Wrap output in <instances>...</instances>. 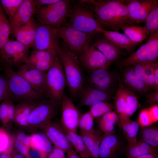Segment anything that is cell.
Segmentation results:
<instances>
[{
	"instance_id": "obj_1",
	"label": "cell",
	"mask_w": 158,
	"mask_h": 158,
	"mask_svg": "<svg viewBox=\"0 0 158 158\" xmlns=\"http://www.w3.org/2000/svg\"><path fill=\"white\" fill-rule=\"evenodd\" d=\"M93 12L103 29L118 32L123 25H133L129 19L125 0H81Z\"/></svg>"
},
{
	"instance_id": "obj_2",
	"label": "cell",
	"mask_w": 158,
	"mask_h": 158,
	"mask_svg": "<svg viewBox=\"0 0 158 158\" xmlns=\"http://www.w3.org/2000/svg\"><path fill=\"white\" fill-rule=\"evenodd\" d=\"M58 54L64 70L66 83L72 96H79L83 87L84 78L77 55L63 42Z\"/></svg>"
},
{
	"instance_id": "obj_3",
	"label": "cell",
	"mask_w": 158,
	"mask_h": 158,
	"mask_svg": "<svg viewBox=\"0 0 158 158\" xmlns=\"http://www.w3.org/2000/svg\"><path fill=\"white\" fill-rule=\"evenodd\" d=\"M0 64L7 82L9 98L13 102H35L44 98L12 68L4 62Z\"/></svg>"
},
{
	"instance_id": "obj_4",
	"label": "cell",
	"mask_w": 158,
	"mask_h": 158,
	"mask_svg": "<svg viewBox=\"0 0 158 158\" xmlns=\"http://www.w3.org/2000/svg\"><path fill=\"white\" fill-rule=\"evenodd\" d=\"M72 6L69 16L68 25L81 31L93 35L102 33L104 29L99 25L93 11L80 0Z\"/></svg>"
},
{
	"instance_id": "obj_5",
	"label": "cell",
	"mask_w": 158,
	"mask_h": 158,
	"mask_svg": "<svg viewBox=\"0 0 158 158\" xmlns=\"http://www.w3.org/2000/svg\"><path fill=\"white\" fill-rule=\"evenodd\" d=\"M71 2L69 0H59L51 4L37 6L35 14L39 23L58 28L67 23Z\"/></svg>"
},
{
	"instance_id": "obj_6",
	"label": "cell",
	"mask_w": 158,
	"mask_h": 158,
	"mask_svg": "<svg viewBox=\"0 0 158 158\" xmlns=\"http://www.w3.org/2000/svg\"><path fill=\"white\" fill-rule=\"evenodd\" d=\"M47 98L58 106H61L66 80L63 65L59 56L46 72Z\"/></svg>"
},
{
	"instance_id": "obj_7",
	"label": "cell",
	"mask_w": 158,
	"mask_h": 158,
	"mask_svg": "<svg viewBox=\"0 0 158 158\" xmlns=\"http://www.w3.org/2000/svg\"><path fill=\"white\" fill-rule=\"evenodd\" d=\"M56 28L59 38L77 55H79L90 45L94 36L77 30L70 26L67 22Z\"/></svg>"
},
{
	"instance_id": "obj_8",
	"label": "cell",
	"mask_w": 158,
	"mask_h": 158,
	"mask_svg": "<svg viewBox=\"0 0 158 158\" xmlns=\"http://www.w3.org/2000/svg\"><path fill=\"white\" fill-rule=\"evenodd\" d=\"M158 57V33L150 36L147 41L130 56L120 60L121 69L137 63L156 61Z\"/></svg>"
},
{
	"instance_id": "obj_9",
	"label": "cell",
	"mask_w": 158,
	"mask_h": 158,
	"mask_svg": "<svg viewBox=\"0 0 158 158\" xmlns=\"http://www.w3.org/2000/svg\"><path fill=\"white\" fill-rule=\"evenodd\" d=\"M58 106L47 98L40 100L29 115L26 128L33 129H39L55 117Z\"/></svg>"
},
{
	"instance_id": "obj_10",
	"label": "cell",
	"mask_w": 158,
	"mask_h": 158,
	"mask_svg": "<svg viewBox=\"0 0 158 158\" xmlns=\"http://www.w3.org/2000/svg\"><path fill=\"white\" fill-rule=\"evenodd\" d=\"M30 48L17 40L9 39L0 52V63L4 62L12 68H17L27 60Z\"/></svg>"
},
{
	"instance_id": "obj_11",
	"label": "cell",
	"mask_w": 158,
	"mask_h": 158,
	"mask_svg": "<svg viewBox=\"0 0 158 158\" xmlns=\"http://www.w3.org/2000/svg\"><path fill=\"white\" fill-rule=\"evenodd\" d=\"M59 38L56 28L39 23L33 47L40 50H54L58 53Z\"/></svg>"
},
{
	"instance_id": "obj_12",
	"label": "cell",
	"mask_w": 158,
	"mask_h": 158,
	"mask_svg": "<svg viewBox=\"0 0 158 158\" xmlns=\"http://www.w3.org/2000/svg\"><path fill=\"white\" fill-rule=\"evenodd\" d=\"M16 72L25 79L43 97L47 98L46 72L30 67L24 63L18 67Z\"/></svg>"
},
{
	"instance_id": "obj_13",
	"label": "cell",
	"mask_w": 158,
	"mask_h": 158,
	"mask_svg": "<svg viewBox=\"0 0 158 158\" xmlns=\"http://www.w3.org/2000/svg\"><path fill=\"white\" fill-rule=\"evenodd\" d=\"M128 16L132 25L145 22L150 11L157 4V0H125Z\"/></svg>"
},
{
	"instance_id": "obj_14",
	"label": "cell",
	"mask_w": 158,
	"mask_h": 158,
	"mask_svg": "<svg viewBox=\"0 0 158 158\" xmlns=\"http://www.w3.org/2000/svg\"><path fill=\"white\" fill-rule=\"evenodd\" d=\"M61 106V117L59 122L67 130L76 133L82 114L64 93L63 96Z\"/></svg>"
},
{
	"instance_id": "obj_15",
	"label": "cell",
	"mask_w": 158,
	"mask_h": 158,
	"mask_svg": "<svg viewBox=\"0 0 158 158\" xmlns=\"http://www.w3.org/2000/svg\"><path fill=\"white\" fill-rule=\"evenodd\" d=\"M58 56L57 52L54 50H40L34 49L24 64L30 67L46 72Z\"/></svg>"
},
{
	"instance_id": "obj_16",
	"label": "cell",
	"mask_w": 158,
	"mask_h": 158,
	"mask_svg": "<svg viewBox=\"0 0 158 158\" xmlns=\"http://www.w3.org/2000/svg\"><path fill=\"white\" fill-rule=\"evenodd\" d=\"M83 66L90 71L100 69H108L111 63L100 51L92 45L86 47L79 55Z\"/></svg>"
},
{
	"instance_id": "obj_17",
	"label": "cell",
	"mask_w": 158,
	"mask_h": 158,
	"mask_svg": "<svg viewBox=\"0 0 158 158\" xmlns=\"http://www.w3.org/2000/svg\"><path fill=\"white\" fill-rule=\"evenodd\" d=\"M39 129L45 135L54 146L61 149L65 152L73 149L58 123L50 120L42 126Z\"/></svg>"
},
{
	"instance_id": "obj_18",
	"label": "cell",
	"mask_w": 158,
	"mask_h": 158,
	"mask_svg": "<svg viewBox=\"0 0 158 158\" xmlns=\"http://www.w3.org/2000/svg\"><path fill=\"white\" fill-rule=\"evenodd\" d=\"M88 84L99 90L110 94L115 82L113 74L108 69L100 68L90 71Z\"/></svg>"
},
{
	"instance_id": "obj_19",
	"label": "cell",
	"mask_w": 158,
	"mask_h": 158,
	"mask_svg": "<svg viewBox=\"0 0 158 158\" xmlns=\"http://www.w3.org/2000/svg\"><path fill=\"white\" fill-rule=\"evenodd\" d=\"M35 8L34 0H23L16 12L9 19L11 34L14 30L25 24L33 18Z\"/></svg>"
},
{
	"instance_id": "obj_20",
	"label": "cell",
	"mask_w": 158,
	"mask_h": 158,
	"mask_svg": "<svg viewBox=\"0 0 158 158\" xmlns=\"http://www.w3.org/2000/svg\"><path fill=\"white\" fill-rule=\"evenodd\" d=\"M121 79L119 80L128 89L141 94H145L150 88L136 74L133 66L121 69Z\"/></svg>"
},
{
	"instance_id": "obj_21",
	"label": "cell",
	"mask_w": 158,
	"mask_h": 158,
	"mask_svg": "<svg viewBox=\"0 0 158 158\" xmlns=\"http://www.w3.org/2000/svg\"><path fill=\"white\" fill-rule=\"evenodd\" d=\"M121 145L119 138L114 133L104 134L99 144V158H115Z\"/></svg>"
},
{
	"instance_id": "obj_22",
	"label": "cell",
	"mask_w": 158,
	"mask_h": 158,
	"mask_svg": "<svg viewBox=\"0 0 158 158\" xmlns=\"http://www.w3.org/2000/svg\"><path fill=\"white\" fill-rule=\"evenodd\" d=\"M79 96L80 107L91 106L101 101H107L111 98L110 94L103 92L88 84L83 87Z\"/></svg>"
},
{
	"instance_id": "obj_23",
	"label": "cell",
	"mask_w": 158,
	"mask_h": 158,
	"mask_svg": "<svg viewBox=\"0 0 158 158\" xmlns=\"http://www.w3.org/2000/svg\"><path fill=\"white\" fill-rule=\"evenodd\" d=\"M37 23L33 18L25 24L14 30L12 32L17 41L29 47L33 46Z\"/></svg>"
},
{
	"instance_id": "obj_24",
	"label": "cell",
	"mask_w": 158,
	"mask_h": 158,
	"mask_svg": "<svg viewBox=\"0 0 158 158\" xmlns=\"http://www.w3.org/2000/svg\"><path fill=\"white\" fill-rule=\"evenodd\" d=\"M92 45L100 51L111 64L119 58L121 49L105 37L98 39Z\"/></svg>"
},
{
	"instance_id": "obj_25",
	"label": "cell",
	"mask_w": 158,
	"mask_h": 158,
	"mask_svg": "<svg viewBox=\"0 0 158 158\" xmlns=\"http://www.w3.org/2000/svg\"><path fill=\"white\" fill-rule=\"evenodd\" d=\"M38 101L23 102L15 104L13 122L17 125L26 127L29 115Z\"/></svg>"
},
{
	"instance_id": "obj_26",
	"label": "cell",
	"mask_w": 158,
	"mask_h": 158,
	"mask_svg": "<svg viewBox=\"0 0 158 158\" xmlns=\"http://www.w3.org/2000/svg\"><path fill=\"white\" fill-rule=\"evenodd\" d=\"M58 123L61 129L75 148V152L81 158H92L81 136L76 133L67 130L60 122Z\"/></svg>"
},
{
	"instance_id": "obj_27",
	"label": "cell",
	"mask_w": 158,
	"mask_h": 158,
	"mask_svg": "<svg viewBox=\"0 0 158 158\" xmlns=\"http://www.w3.org/2000/svg\"><path fill=\"white\" fill-rule=\"evenodd\" d=\"M158 147L152 146L142 140H137L133 144L128 145L126 151L127 158H132L144 155H156Z\"/></svg>"
},
{
	"instance_id": "obj_28",
	"label": "cell",
	"mask_w": 158,
	"mask_h": 158,
	"mask_svg": "<svg viewBox=\"0 0 158 158\" xmlns=\"http://www.w3.org/2000/svg\"><path fill=\"white\" fill-rule=\"evenodd\" d=\"M102 33L121 49H125L128 52L132 51L138 44L131 41L125 34L118 32L104 30Z\"/></svg>"
},
{
	"instance_id": "obj_29",
	"label": "cell",
	"mask_w": 158,
	"mask_h": 158,
	"mask_svg": "<svg viewBox=\"0 0 158 158\" xmlns=\"http://www.w3.org/2000/svg\"><path fill=\"white\" fill-rule=\"evenodd\" d=\"M120 126L128 142V145L136 143L139 129L138 123L126 117L118 115Z\"/></svg>"
},
{
	"instance_id": "obj_30",
	"label": "cell",
	"mask_w": 158,
	"mask_h": 158,
	"mask_svg": "<svg viewBox=\"0 0 158 158\" xmlns=\"http://www.w3.org/2000/svg\"><path fill=\"white\" fill-rule=\"evenodd\" d=\"M120 29L131 41L138 44L144 40L148 36L145 26L126 24L122 26Z\"/></svg>"
},
{
	"instance_id": "obj_31",
	"label": "cell",
	"mask_w": 158,
	"mask_h": 158,
	"mask_svg": "<svg viewBox=\"0 0 158 158\" xmlns=\"http://www.w3.org/2000/svg\"><path fill=\"white\" fill-rule=\"evenodd\" d=\"M30 138V145L31 146L47 154L52 150V143L42 132L33 133Z\"/></svg>"
},
{
	"instance_id": "obj_32",
	"label": "cell",
	"mask_w": 158,
	"mask_h": 158,
	"mask_svg": "<svg viewBox=\"0 0 158 158\" xmlns=\"http://www.w3.org/2000/svg\"><path fill=\"white\" fill-rule=\"evenodd\" d=\"M87 149L92 158H99V145L102 136L79 132Z\"/></svg>"
},
{
	"instance_id": "obj_33",
	"label": "cell",
	"mask_w": 158,
	"mask_h": 158,
	"mask_svg": "<svg viewBox=\"0 0 158 158\" xmlns=\"http://www.w3.org/2000/svg\"><path fill=\"white\" fill-rule=\"evenodd\" d=\"M30 144V136L24 132H19L13 137V147L25 158H28V150Z\"/></svg>"
},
{
	"instance_id": "obj_34",
	"label": "cell",
	"mask_w": 158,
	"mask_h": 158,
	"mask_svg": "<svg viewBox=\"0 0 158 158\" xmlns=\"http://www.w3.org/2000/svg\"><path fill=\"white\" fill-rule=\"evenodd\" d=\"M94 118L89 111L82 114L78 123L80 131L94 135L100 134L94 128Z\"/></svg>"
},
{
	"instance_id": "obj_35",
	"label": "cell",
	"mask_w": 158,
	"mask_h": 158,
	"mask_svg": "<svg viewBox=\"0 0 158 158\" xmlns=\"http://www.w3.org/2000/svg\"><path fill=\"white\" fill-rule=\"evenodd\" d=\"M145 23L148 36L158 33V3L152 9Z\"/></svg>"
},
{
	"instance_id": "obj_36",
	"label": "cell",
	"mask_w": 158,
	"mask_h": 158,
	"mask_svg": "<svg viewBox=\"0 0 158 158\" xmlns=\"http://www.w3.org/2000/svg\"><path fill=\"white\" fill-rule=\"evenodd\" d=\"M122 84L126 103L125 117L129 118L137 110L139 104L137 97L133 93Z\"/></svg>"
},
{
	"instance_id": "obj_37",
	"label": "cell",
	"mask_w": 158,
	"mask_h": 158,
	"mask_svg": "<svg viewBox=\"0 0 158 158\" xmlns=\"http://www.w3.org/2000/svg\"><path fill=\"white\" fill-rule=\"evenodd\" d=\"M11 34L9 20L3 13L0 16V52Z\"/></svg>"
},
{
	"instance_id": "obj_38",
	"label": "cell",
	"mask_w": 158,
	"mask_h": 158,
	"mask_svg": "<svg viewBox=\"0 0 158 158\" xmlns=\"http://www.w3.org/2000/svg\"><path fill=\"white\" fill-rule=\"evenodd\" d=\"M142 140L156 147L158 146V129L155 126H150L144 127L141 130Z\"/></svg>"
},
{
	"instance_id": "obj_39",
	"label": "cell",
	"mask_w": 158,
	"mask_h": 158,
	"mask_svg": "<svg viewBox=\"0 0 158 158\" xmlns=\"http://www.w3.org/2000/svg\"><path fill=\"white\" fill-rule=\"evenodd\" d=\"M118 87L114 99L116 110L118 115L125 117L126 101L123 88L122 83L119 80Z\"/></svg>"
},
{
	"instance_id": "obj_40",
	"label": "cell",
	"mask_w": 158,
	"mask_h": 158,
	"mask_svg": "<svg viewBox=\"0 0 158 158\" xmlns=\"http://www.w3.org/2000/svg\"><path fill=\"white\" fill-rule=\"evenodd\" d=\"M90 107L89 111L94 118L101 116L114 109L113 106L107 101L100 102Z\"/></svg>"
},
{
	"instance_id": "obj_41",
	"label": "cell",
	"mask_w": 158,
	"mask_h": 158,
	"mask_svg": "<svg viewBox=\"0 0 158 158\" xmlns=\"http://www.w3.org/2000/svg\"><path fill=\"white\" fill-rule=\"evenodd\" d=\"M13 148V137L4 128L0 127V154L11 151Z\"/></svg>"
},
{
	"instance_id": "obj_42",
	"label": "cell",
	"mask_w": 158,
	"mask_h": 158,
	"mask_svg": "<svg viewBox=\"0 0 158 158\" xmlns=\"http://www.w3.org/2000/svg\"><path fill=\"white\" fill-rule=\"evenodd\" d=\"M23 0H1L0 3L10 19L18 9Z\"/></svg>"
},
{
	"instance_id": "obj_43",
	"label": "cell",
	"mask_w": 158,
	"mask_h": 158,
	"mask_svg": "<svg viewBox=\"0 0 158 158\" xmlns=\"http://www.w3.org/2000/svg\"><path fill=\"white\" fill-rule=\"evenodd\" d=\"M137 75L150 88L154 89V84L149 80L144 73L142 62L135 63L132 65Z\"/></svg>"
},
{
	"instance_id": "obj_44",
	"label": "cell",
	"mask_w": 158,
	"mask_h": 158,
	"mask_svg": "<svg viewBox=\"0 0 158 158\" xmlns=\"http://www.w3.org/2000/svg\"><path fill=\"white\" fill-rule=\"evenodd\" d=\"M119 121L118 116L113 111L108 112L101 116L99 125H111L115 126Z\"/></svg>"
},
{
	"instance_id": "obj_45",
	"label": "cell",
	"mask_w": 158,
	"mask_h": 158,
	"mask_svg": "<svg viewBox=\"0 0 158 158\" xmlns=\"http://www.w3.org/2000/svg\"><path fill=\"white\" fill-rule=\"evenodd\" d=\"M10 98L2 101L0 104V121L4 126L9 124L8 109Z\"/></svg>"
},
{
	"instance_id": "obj_46",
	"label": "cell",
	"mask_w": 158,
	"mask_h": 158,
	"mask_svg": "<svg viewBox=\"0 0 158 158\" xmlns=\"http://www.w3.org/2000/svg\"><path fill=\"white\" fill-rule=\"evenodd\" d=\"M9 97L6 80L4 75L0 72V104Z\"/></svg>"
},
{
	"instance_id": "obj_47",
	"label": "cell",
	"mask_w": 158,
	"mask_h": 158,
	"mask_svg": "<svg viewBox=\"0 0 158 158\" xmlns=\"http://www.w3.org/2000/svg\"><path fill=\"white\" fill-rule=\"evenodd\" d=\"M138 124L143 128L150 126L153 123L147 109L140 111L138 118Z\"/></svg>"
},
{
	"instance_id": "obj_48",
	"label": "cell",
	"mask_w": 158,
	"mask_h": 158,
	"mask_svg": "<svg viewBox=\"0 0 158 158\" xmlns=\"http://www.w3.org/2000/svg\"><path fill=\"white\" fill-rule=\"evenodd\" d=\"M157 61L142 62L144 73L146 76L154 84V69Z\"/></svg>"
},
{
	"instance_id": "obj_49",
	"label": "cell",
	"mask_w": 158,
	"mask_h": 158,
	"mask_svg": "<svg viewBox=\"0 0 158 158\" xmlns=\"http://www.w3.org/2000/svg\"><path fill=\"white\" fill-rule=\"evenodd\" d=\"M28 158H47L48 154L30 145L28 150Z\"/></svg>"
},
{
	"instance_id": "obj_50",
	"label": "cell",
	"mask_w": 158,
	"mask_h": 158,
	"mask_svg": "<svg viewBox=\"0 0 158 158\" xmlns=\"http://www.w3.org/2000/svg\"><path fill=\"white\" fill-rule=\"evenodd\" d=\"M65 153L61 149L54 146L48 154L47 158H66Z\"/></svg>"
},
{
	"instance_id": "obj_51",
	"label": "cell",
	"mask_w": 158,
	"mask_h": 158,
	"mask_svg": "<svg viewBox=\"0 0 158 158\" xmlns=\"http://www.w3.org/2000/svg\"><path fill=\"white\" fill-rule=\"evenodd\" d=\"M153 123L158 121V105L156 104L147 109Z\"/></svg>"
},
{
	"instance_id": "obj_52",
	"label": "cell",
	"mask_w": 158,
	"mask_h": 158,
	"mask_svg": "<svg viewBox=\"0 0 158 158\" xmlns=\"http://www.w3.org/2000/svg\"><path fill=\"white\" fill-rule=\"evenodd\" d=\"M146 103L148 104L152 105L156 104L158 102V90L146 95Z\"/></svg>"
},
{
	"instance_id": "obj_53",
	"label": "cell",
	"mask_w": 158,
	"mask_h": 158,
	"mask_svg": "<svg viewBox=\"0 0 158 158\" xmlns=\"http://www.w3.org/2000/svg\"><path fill=\"white\" fill-rule=\"evenodd\" d=\"M15 111V104L10 98L8 109V118L9 124H11L13 121Z\"/></svg>"
},
{
	"instance_id": "obj_54",
	"label": "cell",
	"mask_w": 158,
	"mask_h": 158,
	"mask_svg": "<svg viewBox=\"0 0 158 158\" xmlns=\"http://www.w3.org/2000/svg\"><path fill=\"white\" fill-rule=\"evenodd\" d=\"M59 0H34L36 7L42 6V5H47L54 4Z\"/></svg>"
},
{
	"instance_id": "obj_55",
	"label": "cell",
	"mask_w": 158,
	"mask_h": 158,
	"mask_svg": "<svg viewBox=\"0 0 158 158\" xmlns=\"http://www.w3.org/2000/svg\"><path fill=\"white\" fill-rule=\"evenodd\" d=\"M153 75L154 79V89L158 90V63L157 61L154 68Z\"/></svg>"
},
{
	"instance_id": "obj_56",
	"label": "cell",
	"mask_w": 158,
	"mask_h": 158,
	"mask_svg": "<svg viewBox=\"0 0 158 158\" xmlns=\"http://www.w3.org/2000/svg\"><path fill=\"white\" fill-rule=\"evenodd\" d=\"M11 154L12 158H25L23 155L19 153L13 146Z\"/></svg>"
},
{
	"instance_id": "obj_57",
	"label": "cell",
	"mask_w": 158,
	"mask_h": 158,
	"mask_svg": "<svg viewBox=\"0 0 158 158\" xmlns=\"http://www.w3.org/2000/svg\"><path fill=\"white\" fill-rule=\"evenodd\" d=\"M66 153L67 154V158H79L76 152L74 151L73 149L68 151Z\"/></svg>"
},
{
	"instance_id": "obj_58",
	"label": "cell",
	"mask_w": 158,
	"mask_h": 158,
	"mask_svg": "<svg viewBox=\"0 0 158 158\" xmlns=\"http://www.w3.org/2000/svg\"><path fill=\"white\" fill-rule=\"evenodd\" d=\"M12 151L5 152L0 154V158H12L11 154Z\"/></svg>"
},
{
	"instance_id": "obj_59",
	"label": "cell",
	"mask_w": 158,
	"mask_h": 158,
	"mask_svg": "<svg viewBox=\"0 0 158 158\" xmlns=\"http://www.w3.org/2000/svg\"><path fill=\"white\" fill-rule=\"evenodd\" d=\"M132 158H158L157 154H147Z\"/></svg>"
},
{
	"instance_id": "obj_60",
	"label": "cell",
	"mask_w": 158,
	"mask_h": 158,
	"mask_svg": "<svg viewBox=\"0 0 158 158\" xmlns=\"http://www.w3.org/2000/svg\"><path fill=\"white\" fill-rule=\"evenodd\" d=\"M3 13V11H2V9L1 8V4L0 3V16Z\"/></svg>"
},
{
	"instance_id": "obj_61",
	"label": "cell",
	"mask_w": 158,
	"mask_h": 158,
	"mask_svg": "<svg viewBox=\"0 0 158 158\" xmlns=\"http://www.w3.org/2000/svg\"><path fill=\"white\" fill-rule=\"evenodd\" d=\"M2 70V66L1 64L0 63V72Z\"/></svg>"
}]
</instances>
